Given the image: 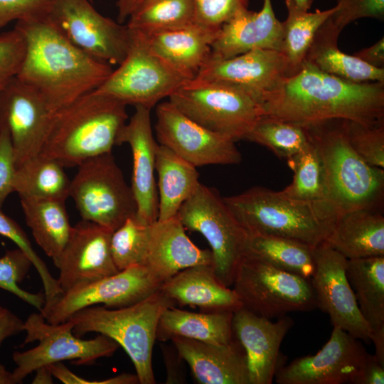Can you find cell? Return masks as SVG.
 <instances>
[{
    "label": "cell",
    "mask_w": 384,
    "mask_h": 384,
    "mask_svg": "<svg viewBox=\"0 0 384 384\" xmlns=\"http://www.w3.org/2000/svg\"><path fill=\"white\" fill-rule=\"evenodd\" d=\"M52 115L41 95L16 77L0 92V129L9 133L16 168L40 153Z\"/></svg>",
    "instance_id": "19"
},
{
    "label": "cell",
    "mask_w": 384,
    "mask_h": 384,
    "mask_svg": "<svg viewBox=\"0 0 384 384\" xmlns=\"http://www.w3.org/2000/svg\"><path fill=\"white\" fill-rule=\"evenodd\" d=\"M329 17L316 31L304 62L324 73L352 82H384V68L370 66L338 48V38L341 31Z\"/></svg>",
    "instance_id": "30"
},
{
    "label": "cell",
    "mask_w": 384,
    "mask_h": 384,
    "mask_svg": "<svg viewBox=\"0 0 384 384\" xmlns=\"http://www.w3.org/2000/svg\"><path fill=\"white\" fill-rule=\"evenodd\" d=\"M128 30L129 44L124 59L95 90L126 105L151 110L188 80L152 53L137 32Z\"/></svg>",
    "instance_id": "12"
},
{
    "label": "cell",
    "mask_w": 384,
    "mask_h": 384,
    "mask_svg": "<svg viewBox=\"0 0 384 384\" xmlns=\"http://www.w3.org/2000/svg\"><path fill=\"white\" fill-rule=\"evenodd\" d=\"M312 248L287 238L248 233L245 256L310 280L315 270Z\"/></svg>",
    "instance_id": "35"
},
{
    "label": "cell",
    "mask_w": 384,
    "mask_h": 384,
    "mask_svg": "<svg viewBox=\"0 0 384 384\" xmlns=\"http://www.w3.org/2000/svg\"><path fill=\"white\" fill-rule=\"evenodd\" d=\"M50 0H0V30L14 21L45 19Z\"/></svg>",
    "instance_id": "47"
},
{
    "label": "cell",
    "mask_w": 384,
    "mask_h": 384,
    "mask_svg": "<svg viewBox=\"0 0 384 384\" xmlns=\"http://www.w3.org/2000/svg\"><path fill=\"white\" fill-rule=\"evenodd\" d=\"M194 0H142L126 24L129 29L148 32L181 27L195 22Z\"/></svg>",
    "instance_id": "37"
},
{
    "label": "cell",
    "mask_w": 384,
    "mask_h": 384,
    "mask_svg": "<svg viewBox=\"0 0 384 384\" xmlns=\"http://www.w3.org/2000/svg\"><path fill=\"white\" fill-rule=\"evenodd\" d=\"M370 341L375 345V352L374 356L384 366V327L372 331Z\"/></svg>",
    "instance_id": "53"
},
{
    "label": "cell",
    "mask_w": 384,
    "mask_h": 384,
    "mask_svg": "<svg viewBox=\"0 0 384 384\" xmlns=\"http://www.w3.org/2000/svg\"><path fill=\"white\" fill-rule=\"evenodd\" d=\"M287 63L279 50L255 49L225 59L210 58L192 84L227 83L257 96L262 104L288 78Z\"/></svg>",
    "instance_id": "20"
},
{
    "label": "cell",
    "mask_w": 384,
    "mask_h": 384,
    "mask_svg": "<svg viewBox=\"0 0 384 384\" xmlns=\"http://www.w3.org/2000/svg\"><path fill=\"white\" fill-rule=\"evenodd\" d=\"M26 50L16 76L35 90L54 112L97 89L111 74V65L71 43L45 19L18 21Z\"/></svg>",
    "instance_id": "2"
},
{
    "label": "cell",
    "mask_w": 384,
    "mask_h": 384,
    "mask_svg": "<svg viewBox=\"0 0 384 384\" xmlns=\"http://www.w3.org/2000/svg\"><path fill=\"white\" fill-rule=\"evenodd\" d=\"M26 223L38 246L53 261L63 251L70 234L65 201L20 199Z\"/></svg>",
    "instance_id": "34"
},
{
    "label": "cell",
    "mask_w": 384,
    "mask_h": 384,
    "mask_svg": "<svg viewBox=\"0 0 384 384\" xmlns=\"http://www.w3.org/2000/svg\"><path fill=\"white\" fill-rule=\"evenodd\" d=\"M245 139L262 145L287 160L309 144L302 126L266 116L257 121Z\"/></svg>",
    "instance_id": "39"
},
{
    "label": "cell",
    "mask_w": 384,
    "mask_h": 384,
    "mask_svg": "<svg viewBox=\"0 0 384 384\" xmlns=\"http://www.w3.org/2000/svg\"><path fill=\"white\" fill-rule=\"evenodd\" d=\"M346 276L372 331L384 327V256L347 260Z\"/></svg>",
    "instance_id": "33"
},
{
    "label": "cell",
    "mask_w": 384,
    "mask_h": 384,
    "mask_svg": "<svg viewBox=\"0 0 384 384\" xmlns=\"http://www.w3.org/2000/svg\"><path fill=\"white\" fill-rule=\"evenodd\" d=\"M384 366L374 355L366 353L356 377V384H383Z\"/></svg>",
    "instance_id": "49"
},
{
    "label": "cell",
    "mask_w": 384,
    "mask_h": 384,
    "mask_svg": "<svg viewBox=\"0 0 384 384\" xmlns=\"http://www.w3.org/2000/svg\"><path fill=\"white\" fill-rule=\"evenodd\" d=\"M159 289L176 306L198 307L202 311H235L242 306L235 291L218 278L210 265L184 269Z\"/></svg>",
    "instance_id": "27"
},
{
    "label": "cell",
    "mask_w": 384,
    "mask_h": 384,
    "mask_svg": "<svg viewBox=\"0 0 384 384\" xmlns=\"http://www.w3.org/2000/svg\"><path fill=\"white\" fill-rule=\"evenodd\" d=\"M301 8L309 11L314 0H294Z\"/></svg>",
    "instance_id": "56"
},
{
    "label": "cell",
    "mask_w": 384,
    "mask_h": 384,
    "mask_svg": "<svg viewBox=\"0 0 384 384\" xmlns=\"http://www.w3.org/2000/svg\"><path fill=\"white\" fill-rule=\"evenodd\" d=\"M200 384H250L245 351L234 337L228 344H214L181 336L170 340Z\"/></svg>",
    "instance_id": "24"
},
{
    "label": "cell",
    "mask_w": 384,
    "mask_h": 384,
    "mask_svg": "<svg viewBox=\"0 0 384 384\" xmlns=\"http://www.w3.org/2000/svg\"><path fill=\"white\" fill-rule=\"evenodd\" d=\"M324 241L347 260L384 256L383 210L363 208L341 215Z\"/></svg>",
    "instance_id": "28"
},
{
    "label": "cell",
    "mask_w": 384,
    "mask_h": 384,
    "mask_svg": "<svg viewBox=\"0 0 384 384\" xmlns=\"http://www.w3.org/2000/svg\"><path fill=\"white\" fill-rule=\"evenodd\" d=\"M70 182L59 161L39 153L16 168L14 188L20 199L65 201Z\"/></svg>",
    "instance_id": "32"
},
{
    "label": "cell",
    "mask_w": 384,
    "mask_h": 384,
    "mask_svg": "<svg viewBox=\"0 0 384 384\" xmlns=\"http://www.w3.org/2000/svg\"><path fill=\"white\" fill-rule=\"evenodd\" d=\"M367 353L359 339L334 326L329 339L319 351L282 366L275 381L278 384H356Z\"/></svg>",
    "instance_id": "17"
},
{
    "label": "cell",
    "mask_w": 384,
    "mask_h": 384,
    "mask_svg": "<svg viewBox=\"0 0 384 384\" xmlns=\"http://www.w3.org/2000/svg\"><path fill=\"white\" fill-rule=\"evenodd\" d=\"M149 225L140 223L135 215L127 218L114 230L110 238V250L119 271L143 263Z\"/></svg>",
    "instance_id": "40"
},
{
    "label": "cell",
    "mask_w": 384,
    "mask_h": 384,
    "mask_svg": "<svg viewBox=\"0 0 384 384\" xmlns=\"http://www.w3.org/2000/svg\"><path fill=\"white\" fill-rule=\"evenodd\" d=\"M127 105L93 90L53 113L40 154L64 167L111 152L128 119Z\"/></svg>",
    "instance_id": "3"
},
{
    "label": "cell",
    "mask_w": 384,
    "mask_h": 384,
    "mask_svg": "<svg viewBox=\"0 0 384 384\" xmlns=\"http://www.w3.org/2000/svg\"><path fill=\"white\" fill-rule=\"evenodd\" d=\"M176 306L160 289L132 305L111 309L105 306L84 308L68 320L73 334L80 337L95 332L105 335L123 348L132 360L141 384L155 383L152 352L161 315Z\"/></svg>",
    "instance_id": "6"
},
{
    "label": "cell",
    "mask_w": 384,
    "mask_h": 384,
    "mask_svg": "<svg viewBox=\"0 0 384 384\" xmlns=\"http://www.w3.org/2000/svg\"><path fill=\"white\" fill-rule=\"evenodd\" d=\"M212 264L211 251L199 248L189 239L177 215L149 225L142 265L162 283L188 267Z\"/></svg>",
    "instance_id": "23"
},
{
    "label": "cell",
    "mask_w": 384,
    "mask_h": 384,
    "mask_svg": "<svg viewBox=\"0 0 384 384\" xmlns=\"http://www.w3.org/2000/svg\"><path fill=\"white\" fill-rule=\"evenodd\" d=\"M242 307L267 319L317 308L310 280L245 256L233 283Z\"/></svg>",
    "instance_id": "10"
},
{
    "label": "cell",
    "mask_w": 384,
    "mask_h": 384,
    "mask_svg": "<svg viewBox=\"0 0 384 384\" xmlns=\"http://www.w3.org/2000/svg\"><path fill=\"white\" fill-rule=\"evenodd\" d=\"M73 329L70 320L50 324L40 312L30 314L24 321L26 336L23 345L38 343L27 351L14 352L12 358L16 367L12 373L17 383H21L39 367L71 360L78 365L92 364L98 358L112 356L119 346L100 334L92 339H82L73 334Z\"/></svg>",
    "instance_id": "11"
},
{
    "label": "cell",
    "mask_w": 384,
    "mask_h": 384,
    "mask_svg": "<svg viewBox=\"0 0 384 384\" xmlns=\"http://www.w3.org/2000/svg\"><path fill=\"white\" fill-rule=\"evenodd\" d=\"M169 101L188 117L235 142L245 139L264 115L260 100L238 85L187 82Z\"/></svg>",
    "instance_id": "7"
},
{
    "label": "cell",
    "mask_w": 384,
    "mask_h": 384,
    "mask_svg": "<svg viewBox=\"0 0 384 384\" xmlns=\"http://www.w3.org/2000/svg\"><path fill=\"white\" fill-rule=\"evenodd\" d=\"M0 235L13 241L30 259L41 279L46 303L50 304L61 293L57 279L50 274L44 262L36 252L21 227L12 218L4 214L0 208Z\"/></svg>",
    "instance_id": "42"
},
{
    "label": "cell",
    "mask_w": 384,
    "mask_h": 384,
    "mask_svg": "<svg viewBox=\"0 0 384 384\" xmlns=\"http://www.w3.org/2000/svg\"><path fill=\"white\" fill-rule=\"evenodd\" d=\"M142 0H117V21L119 23L127 21L131 14L136 9Z\"/></svg>",
    "instance_id": "52"
},
{
    "label": "cell",
    "mask_w": 384,
    "mask_h": 384,
    "mask_svg": "<svg viewBox=\"0 0 384 384\" xmlns=\"http://www.w3.org/2000/svg\"><path fill=\"white\" fill-rule=\"evenodd\" d=\"M287 162L294 171L293 180L280 191L281 193L298 201L328 203L321 160L310 140L302 151L288 159Z\"/></svg>",
    "instance_id": "38"
},
{
    "label": "cell",
    "mask_w": 384,
    "mask_h": 384,
    "mask_svg": "<svg viewBox=\"0 0 384 384\" xmlns=\"http://www.w3.org/2000/svg\"><path fill=\"white\" fill-rule=\"evenodd\" d=\"M155 169L159 178L157 220L163 221L177 215L201 183L195 166L161 144L156 150Z\"/></svg>",
    "instance_id": "31"
},
{
    "label": "cell",
    "mask_w": 384,
    "mask_h": 384,
    "mask_svg": "<svg viewBox=\"0 0 384 384\" xmlns=\"http://www.w3.org/2000/svg\"><path fill=\"white\" fill-rule=\"evenodd\" d=\"M112 232L83 219L72 226L63 251L53 261L62 292L119 272L110 250Z\"/></svg>",
    "instance_id": "18"
},
{
    "label": "cell",
    "mask_w": 384,
    "mask_h": 384,
    "mask_svg": "<svg viewBox=\"0 0 384 384\" xmlns=\"http://www.w3.org/2000/svg\"><path fill=\"white\" fill-rule=\"evenodd\" d=\"M177 216L184 228L200 233L210 246L213 270L231 287L237 270L246 255L247 231L236 219L223 197L200 183L180 207Z\"/></svg>",
    "instance_id": "8"
},
{
    "label": "cell",
    "mask_w": 384,
    "mask_h": 384,
    "mask_svg": "<svg viewBox=\"0 0 384 384\" xmlns=\"http://www.w3.org/2000/svg\"><path fill=\"white\" fill-rule=\"evenodd\" d=\"M161 284L146 267L134 265L62 292L39 312L47 322L60 324L88 306L102 304L117 309L132 305L156 291Z\"/></svg>",
    "instance_id": "14"
},
{
    "label": "cell",
    "mask_w": 384,
    "mask_h": 384,
    "mask_svg": "<svg viewBox=\"0 0 384 384\" xmlns=\"http://www.w3.org/2000/svg\"><path fill=\"white\" fill-rule=\"evenodd\" d=\"M287 16L282 25L281 51L287 63L290 78L302 68L314 37L324 21L336 11V6L309 12L301 8L294 0H285Z\"/></svg>",
    "instance_id": "36"
},
{
    "label": "cell",
    "mask_w": 384,
    "mask_h": 384,
    "mask_svg": "<svg viewBox=\"0 0 384 384\" xmlns=\"http://www.w3.org/2000/svg\"><path fill=\"white\" fill-rule=\"evenodd\" d=\"M154 128L159 144L196 167L238 164L242 160L233 140L198 124L169 100L157 105Z\"/></svg>",
    "instance_id": "16"
},
{
    "label": "cell",
    "mask_w": 384,
    "mask_h": 384,
    "mask_svg": "<svg viewBox=\"0 0 384 384\" xmlns=\"http://www.w3.org/2000/svg\"><path fill=\"white\" fill-rule=\"evenodd\" d=\"M233 312H193L169 307L160 316L156 339L164 342L181 336L214 344H228L235 337Z\"/></svg>",
    "instance_id": "29"
},
{
    "label": "cell",
    "mask_w": 384,
    "mask_h": 384,
    "mask_svg": "<svg viewBox=\"0 0 384 384\" xmlns=\"http://www.w3.org/2000/svg\"><path fill=\"white\" fill-rule=\"evenodd\" d=\"M129 121L121 128L116 145L128 144L132 154L131 188L137 203V219L144 225L156 222L159 198L154 177L159 144L153 135L150 109L135 106Z\"/></svg>",
    "instance_id": "21"
},
{
    "label": "cell",
    "mask_w": 384,
    "mask_h": 384,
    "mask_svg": "<svg viewBox=\"0 0 384 384\" xmlns=\"http://www.w3.org/2000/svg\"><path fill=\"white\" fill-rule=\"evenodd\" d=\"M26 43L15 27L0 33V92L17 76L23 61Z\"/></svg>",
    "instance_id": "44"
},
{
    "label": "cell",
    "mask_w": 384,
    "mask_h": 384,
    "mask_svg": "<svg viewBox=\"0 0 384 384\" xmlns=\"http://www.w3.org/2000/svg\"><path fill=\"white\" fill-rule=\"evenodd\" d=\"M346 121L331 119L301 125L321 160L327 201L338 218L363 208L383 211L384 169L369 165L353 149Z\"/></svg>",
    "instance_id": "4"
},
{
    "label": "cell",
    "mask_w": 384,
    "mask_h": 384,
    "mask_svg": "<svg viewBox=\"0 0 384 384\" xmlns=\"http://www.w3.org/2000/svg\"><path fill=\"white\" fill-rule=\"evenodd\" d=\"M282 46V22L275 16L272 1L263 0L260 11L242 9L220 27L210 58H229L255 49L281 51Z\"/></svg>",
    "instance_id": "26"
},
{
    "label": "cell",
    "mask_w": 384,
    "mask_h": 384,
    "mask_svg": "<svg viewBox=\"0 0 384 384\" xmlns=\"http://www.w3.org/2000/svg\"><path fill=\"white\" fill-rule=\"evenodd\" d=\"M31 266L30 259L21 249L7 250L0 257V288L14 294L41 311L46 303L44 294L31 293L18 286Z\"/></svg>",
    "instance_id": "41"
},
{
    "label": "cell",
    "mask_w": 384,
    "mask_h": 384,
    "mask_svg": "<svg viewBox=\"0 0 384 384\" xmlns=\"http://www.w3.org/2000/svg\"><path fill=\"white\" fill-rule=\"evenodd\" d=\"M294 321L287 315L274 322L244 307L233 312L234 336L247 357L250 384H271L281 363L280 346Z\"/></svg>",
    "instance_id": "22"
},
{
    "label": "cell",
    "mask_w": 384,
    "mask_h": 384,
    "mask_svg": "<svg viewBox=\"0 0 384 384\" xmlns=\"http://www.w3.org/2000/svg\"><path fill=\"white\" fill-rule=\"evenodd\" d=\"M219 30L193 22L148 32L133 31L139 34L152 53L188 82L210 59L211 46Z\"/></svg>",
    "instance_id": "25"
},
{
    "label": "cell",
    "mask_w": 384,
    "mask_h": 384,
    "mask_svg": "<svg viewBox=\"0 0 384 384\" xmlns=\"http://www.w3.org/2000/svg\"><path fill=\"white\" fill-rule=\"evenodd\" d=\"M70 196L82 219L114 231L137 213V203L111 152L90 158L78 166Z\"/></svg>",
    "instance_id": "9"
},
{
    "label": "cell",
    "mask_w": 384,
    "mask_h": 384,
    "mask_svg": "<svg viewBox=\"0 0 384 384\" xmlns=\"http://www.w3.org/2000/svg\"><path fill=\"white\" fill-rule=\"evenodd\" d=\"M24 331V321L8 309L0 306V346L8 337Z\"/></svg>",
    "instance_id": "50"
},
{
    "label": "cell",
    "mask_w": 384,
    "mask_h": 384,
    "mask_svg": "<svg viewBox=\"0 0 384 384\" xmlns=\"http://www.w3.org/2000/svg\"><path fill=\"white\" fill-rule=\"evenodd\" d=\"M46 20L71 43L100 61L119 65L127 55V26L102 15L88 0H50Z\"/></svg>",
    "instance_id": "13"
},
{
    "label": "cell",
    "mask_w": 384,
    "mask_h": 384,
    "mask_svg": "<svg viewBox=\"0 0 384 384\" xmlns=\"http://www.w3.org/2000/svg\"><path fill=\"white\" fill-rule=\"evenodd\" d=\"M315 270L310 282L317 308L331 324L356 338L370 341L372 330L363 316L346 276L347 259L325 241L313 247Z\"/></svg>",
    "instance_id": "15"
},
{
    "label": "cell",
    "mask_w": 384,
    "mask_h": 384,
    "mask_svg": "<svg viewBox=\"0 0 384 384\" xmlns=\"http://www.w3.org/2000/svg\"><path fill=\"white\" fill-rule=\"evenodd\" d=\"M346 135L351 146L367 164L384 169V123L366 125L347 120Z\"/></svg>",
    "instance_id": "43"
},
{
    "label": "cell",
    "mask_w": 384,
    "mask_h": 384,
    "mask_svg": "<svg viewBox=\"0 0 384 384\" xmlns=\"http://www.w3.org/2000/svg\"><path fill=\"white\" fill-rule=\"evenodd\" d=\"M17 382L12 372L8 371L5 367L0 363V384H16Z\"/></svg>",
    "instance_id": "55"
},
{
    "label": "cell",
    "mask_w": 384,
    "mask_h": 384,
    "mask_svg": "<svg viewBox=\"0 0 384 384\" xmlns=\"http://www.w3.org/2000/svg\"><path fill=\"white\" fill-rule=\"evenodd\" d=\"M353 55L370 66L384 68V38L382 37L371 46L360 50Z\"/></svg>",
    "instance_id": "51"
},
{
    "label": "cell",
    "mask_w": 384,
    "mask_h": 384,
    "mask_svg": "<svg viewBox=\"0 0 384 384\" xmlns=\"http://www.w3.org/2000/svg\"><path fill=\"white\" fill-rule=\"evenodd\" d=\"M34 372H36V375L32 381L33 384L53 383V376L48 366L39 367Z\"/></svg>",
    "instance_id": "54"
},
{
    "label": "cell",
    "mask_w": 384,
    "mask_h": 384,
    "mask_svg": "<svg viewBox=\"0 0 384 384\" xmlns=\"http://www.w3.org/2000/svg\"><path fill=\"white\" fill-rule=\"evenodd\" d=\"M195 22L220 29L238 11L248 9L250 0H194Z\"/></svg>",
    "instance_id": "45"
},
{
    "label": "cell",
    "mask_w": 384,
    "mask_h": 384,
    "mask_svg": "<svg viewBox=\"0 0 384 384\" xmlns=\"http://www.w3.org/2000/svg\"><path fill=\"white\" fill-rule=\"evenodd\" d=\"M223 198L248 233L287 238L311 247L326 240L338 218L326 202L298 201L263 187Z\"/></svg>",
    "instance_id": "5"
},
{
    "label": "cell",
    "mask_w": 384,
    "mask_h": 384,
    "mask_svg": "<svg viewBox=\"0 0 384 384\" xmlns=\"http://www.w3.org/2000/svg\"><path fill=\"white\" fill-rule=\"evenodd\" d=\"M264 115L305 125L343 119L366 125L384 123V82H356L304 62L262 103Z\"/></svg>",
    "instance_id": "1"
},
{
    "label": "cell",
    "mask_w": 384,
    "mask_h": 384,
    "mask_svg": "<svg viewBox=\"0 0 384 384\" xmlns=\"http://www.w3.org/2000/svg\"><path fill=\"white\" fill-rule=\"evenodd\" d=\"M336 6V11L329 18L341 32L360 18L384 20V0H337Z\"/></svg>",
    "instance_id": "46"
},
{
    "label": "cell",
    "mask_w": 384,
    "mask_h": 384,
    "mask_svg": "<svg viewBox=\"0 0 384 384\" xmlns=\"http://www.w3.org/2000/svg\"><path fill=\"white\" fill-rule=\"evenodd\" d=\"M16 167L9 133L0 129V208L8 196L14 192Z\"/></svg>",
    "instance_id": "48"
}]
</instances>
